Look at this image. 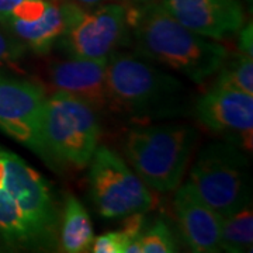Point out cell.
<instances>
[{
	"instance_id": "17",
	"label": "cell",
	"mask_w": 253,
	"mask_h": 253,
	"mask_svg": "<svg viewBox=\"0 0 253 253\" xmlns=\"http://www.w3.org/2000/svg\"><path fill=\"white\" fill-rule=\"evenodd\" d=\"M253 56L238 52L229 55L221 65L215 83L253 94Z\"/></svg>"
},
{
	"instance_id": "22",
	"label": "cell",
	"mask_w": 253,
	"mask_h": 253,
	"mask_svg": "<svg viewBox=\"0 0 253 253\" xmlns=\"http://www.w3.org/2000/svg\"><path fill=\"white\" fill-rule=\"evenodd\" d=\"M23 0H0V21L7 18Z\"/></svg>"
},
{
	"instance_id": "4",
	"label": "cell",
	"mask_w": 253,
	"mask_h": 253,
	"mask_svg": "<svg viewBox=\"0 0 253 253\" xmlns=\"http://www.w3.org/2000/svg\"><path fill=\"white\" fill-rule=\"evenodd\" d=\"M197 138L196 128L186 124L138 126L126 134L123 151L149 189L168 193L180 186Z\"/></svg>"
},
{
	"instance_id": "5",
	"label": "cell",
	"mask_w": 253,
	"mask_h": 253,
	"mask_svg": "<svg viewBox=\"0 0 253 253\" xmlns=\"http://www.w3.org/2000/svg\"><path fill=\"white\" fill-rule=\"evenodd\" d=\"M42 134L52 168H86L101 135L99 111L69 93L46 97Z\"/></svg>"
},
{
	"instance_id": "3",
	"label": "cell",
	"mask_w": 253,
	"mask_h": 253,
	"mask_svg": "<svg viewBox=\"0 0 253 253\" xmlns=\"http://www.w3.org/2000/svg\"><path fill=\"white\" fill-rule=\"evenodd\" d=\"M113 111L136 120L189 114L194 101L187 86L138 52L117 51L107 61Z\"/></svg>"
},
{
	"instance_id": "16",
	"label": "cell",
	"mask_w": 253,
	"mask_h": 253,
	"mask_svg": "<svg viewBox=\"0 0 253 253\" xmlns=\"http://www.w3.org/2000/svg\"><path fill=\"white\" fill-rule=\"evenodd\" d=\"M253 210L249 200L239 210L222 218L221 224V251L229 253L252 252Z\"/></svg>"
},
{
	"instance_id": "18",
	"label": "cell",
	"mask_w": 253,
	"mask_h": 253,
	"mask_svg": "<svg viewBox=\"0 0 253 253\" xmlns=\"http://www.w3.org/2000/svg\"><path fill=\"white\" fill-rule=\"evenodd\" d=\"M141 253H173L177 252V241L170 225L158 218L152 225L146 226L139 235Z\"/></svg>"
},
{
	"instance_id": "24",
	"label": "cell",
	"mask_w": 253,
	"mask_h": 253,
	"mask_svg": "<svg viewBox=\"0 0 253 253\" xmlns=\"http://www.w3.org/2000/svg\"><path fill=\"white\" fill-rule=\"evenodd\" d=\"M1 252H10V249L9 246H7V244L4 242V239L0 235V253Z\"/></svg>"
},
{
	"instance_id": "14",
	"label": "cell",
	"mask_w": 253,
	"mask_h": 253,
	"mask_svg": "<svg viewBox=\"0 0 253 253\" xmlns=\"http://www.w3.org/2000/svg\"><path fill=\"white\" fill-rule=\"evenodd\" d=\"M1 24L26 46L28 52L48 55L54 48H56L63 31L65 21L59 0H51L45 13L37 20H4L1 21Z\"/></svg>"
},
{
	"instance_id": "2",
	"label": "cell",
	"mask_w": 253,
	"mask_h": 253,
	"mask_svg": "<svg viewBox=\"0 0 253 253\" xmlns=\"http://www.w3.org/2000/svg\"><path fill=\"white\" fill-rule=\"evenodd\" d=\"M128 20L135 52L184 75L196 84L214 76L229 54L214 40L184 27L163 9L159 0L128 4Z\"/></svg>"
},
{
	"instance_id": "21",
	"label": "cell",
	"mask_w": 253,
	"mask_h": 253,
	"mask_svg": "<svg viewBox=\"0 0 253 253\" xmlns=\"http://www.w3.org/2000/svg\"><path fill=\"white\" fill-rule=\"evenodd\" d=\"M239 33V51L244 54L253 56V31L252 23H249L248 26H242Z\"/></svg>"
},
{
	"instance_id": "20",
	"label": "cell",
	"mask_w": 253,
	"mask_h": 253,
	"mask_svg": "<svg viewBox=\"0 0 253 253\" xmlns=\"http://www.w3.org/2000/svg\"><path fill=\"white\" fill-rule=\"evenodd\" d=\"M129 244V239L123 234V231L117 229L94 238L90 251L94 253H126Z\"/></svg>"
},
{
	"instance_id": "9",
	"label": "cell",
	"mask_w": 253,
	"mask_h": 253,
	"mask_svg": "<svg viewBox=\"0 0 253 253\" xmlns=\"http://www.w3.org/2000/svg\"><path fill=\"white\" fill-rule=\"evenodd\" d=\"M46 97L41 84L0 69V132L24 145L52 168L42 134Z\"/></svg>"
},
{
	"instance_id": "25",
	"label": "cell",
	"mask_w": 253,
	"mask_h": 253,
	"mask_svg": "<svg viewBox=\"0 0 253 253\" xmlns=\"http://www.w3.org/2000/svg\"><path fill=\"white\" fill-rule=\"evenodd\" d=\"M128 4H132V6H138V4H144L148 1H154V0H126Z\"/></svg>"
},
{
	"instance_id": "15",
	"label": "cell",
	"mask_w": 253,
	"mask_h": 253,
	"mask_svg": "<svg viewBox=\"0 0 253 253\" xmlns=\"http://www.w3.org/2000/svg\"><path fill=\"white\" fill-rule=\"evenodd\" d=\"M94 239L93 224L87 210L72 194L62 200L59 222V251L66 253L89 252Z\"/></svg>"
},
{
	"instance_id": "12",
	"label": "cell",
	"mask_w": 253,
	"mask_h": 253,
	"mask_svg": "<svg viewBox=\"0 0 253 253\" xmlns=\"http://www.w3.org/2000/svg\"><path fill=\"white\" fill-rule=\"evenodd\" d=\"M109 59H81L68 56L49 66V82L55 90L86 101L99 113L113 111L107 82Z\"/></svg>"
},
{
	"instance_id": "7",
	"label": "cell",
	"mask_w": 253,
	"mask_h": 253,
	"mask_svg": "<svg viewBox=\"0 0 253 253\" xmlns=\"http://www.w3.org/2000/svg\"><path fill=\"white\" fill-rule=\"evenodd\" d=\"M189 183L210 207L228 217L252 200L248 152L225 139L210 142L200 151Z\"/></svg>"
},
{
	"instance_id": "19",
	"label": "cell",
	"mask_w": 253,
	"mask_h": 253,
	"mask_svg": "<svg viewBox=\"0 0 253 253\" xmlns=\"http://www.w3.org/2000/svg\"><path fill=\"white\" fill-rule=\"evenodd\" d=\"M27 54L26 46L0 23V69L21 72L20 66Z\"/></svg>"
},
{
	"instance_id": "8",
	"label": "cell",
	"mask_w": 253,
	"mask_h": 253,
	"mask_svg": "<svg viewBox=\"0 0 253 253\" xmlns=\"http://www.w3.org/2000/svg\"><path fill=\"white\" fill-rule=\"evenodd\" d=\"M87 166L90 199L100 217L123 219L152 210L151 189L116 151L99 145Z\"/></svg>"
},
{
	"instance_id": "23",
	"label": "cell",
	"mask_w": 253,
	"mask_h": 253,
	"mask_svg": "<svg viewBox=\"0 0 253 253\" xmlns=\"http://www.w3.org/2000/svg\"><path fill=\"white\" fill-rule=\"evenodd\" d=\"M75 3H78L79 6L84 7V9H91V7H96V6H100L106 1H110V0H73Z\"/></svg>"
},
{
	"instance_id": "6",
	"label": "cell",
	"mask_w": 253,
	"mask_h": 253,
	"mask_svg": "<svg viewBox=\"0 0 253 253\" xmlns=\"http://www.w3.org/2000/svg\"><path fill=\"white\" fill-rule=\"evenodd\" d=\"M63 31L56 44L63 54L81 59H109L131 44L128 4L106 1L84 9L73 0H59Z\"/></svg>"
},
{
	"instance_id": "13",
	"label": "cell",
	"mask_w": 253,
	"mask_h": 253,
	"mask_svg": "<svg viewBox=\"0 0 253 253\" xmlns=\"http://www.w3.org/2000/svg\"><path fill=\"white\" fill-rule=\"evenodd\" d=\"M173 210L181 239L191 252L217 253L221 251L222 217L200 197L189 181L176 189Z\"/></svg>"
},
{
	"instance_id": "11",
	"label": "cell",
	"mask_w": 253,
	"mask_h": 253,
	"mask_svg": "<svg viewBox=\"0 0 253 253\" xmlns=\"http://www.w3.org/2000/svg\"><path fill=\"white\" fill-rule=\"evenodd\" d=\"M184 27L210 40H225L245 23L241 0H159Z\"/></svg>"
},
{
	"instance_id": "10",
	"label": "cell",
	"mask_w": 253,
	"mask_h": 253,
	"mask_svg": "<svg viewBox=\"0 0 253 253\" xmlns=\"http://www.w3.org/2000/svg\"><path fill=\"white\" fill-rule=\"evenodd\" d=\"M193 111L203 126L228 142L252 152L253 94L214 83L197 101Z\"/></svg>"
},
{
	"instance_id": "1",
	"label": "cell",
	"mask_w": 253,
	"mask_h": 253,
	"mask_svg": "<svg viewBox=\"0 0 253 253\" xmlns=\"http://www.w3.org/2000/svg\"><path fill=\"white\" fill-rule=\"evenodd\" d=\"M61 211L54 186L0 145V235L10 252L59 251Z\"/></svg>"
}]
</instances>
